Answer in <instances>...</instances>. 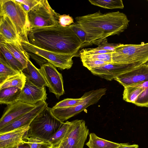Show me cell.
I'll list each match as a JSON object with an SVG mask.
<instances>
[{"mask_svg":"<svg viewBox=\"0 0 148 148\" xmlns=\"http://www.w3.org/2000/svg\"><path fill=\"white\" fill-rule=\"evenodd\" d=\"M29 42L39 48L55 53H79L81 41L70 26L59 24L52 27L34 28L29 32Z\"/></svg>","mask_w":148,"mask_h":148,"instance_id":"obj_1","label":"cell"},{"mask_svg":"<svg viewBox=\"0 0 148 148\" xmlns=\"http://www.w3.org/2000/svg\"><path fill=\"white\" fill-rule=\"evenodd\" d=\"M75 19L86 32L90 45L109 36L119 35L127 28L130 22L126 14L119 11L103 14L99 11L77 16Z\"/></svg>","mask_w":148,"mask_h":148,"instance_id":"obj_2","label":"cell"},{"mask_svg":"<svg viewBox=\"0 0 148 148\" xmlns=\"http://www.w3.org/2000/svg\"><path fill=\"white\" fill-rule=\"evenodd\" d=\"M64 123L56 118L51 113V108L47 107L33 120L25 135L49 143L51 137Z\"/></svg>","mask_w":148,"mask_h":148,"instance_id":"obj_3","label":"cell"},{"mask_svg":"<svg viewBox=\"0 0 148 148\" xmlns=\"http://www.w3.org/2000/svg\"><path fill=\"white\" fill-rule=\"evenodd\" d=\"M6 15L11 19L23 41L29 42L31 30L28 14L15 0H0V16Z\"/></svg>","mask_w":148,"mask_h":148,"instance_id":"obj_4","label":"cell"},{"mask_svg":"<svg viewBox=\"0 0 148 148\" xmlns=\"http://www.w3.org/2000/svg\"><path fill=\"white\" fill-rule=\"evenodd\" d=\"M148 63V43L140 44H121L112 53V62L127 64L138 62Z\"/></svg>","mask_w":148,"mask_h":148,"instance_id":"obj_5","label":"cell"},{"mask_svg":"<svg viewBox=\"0 0 148 148\" xmlns=\"http://www.w3.org/2000/svg\"><path fill=\"white\" fill-rule=\"evenodd\" d=\"M107 89L102 88L90 90L84 93V100L73 106L63 108H51V111L53 116L62 123L84 110L89 106L97 103L104 95Z\"/></svg>","mask_w":148,"mask_h":148,"instance_id":"obj_6","label":"cell"},{"mask_svg":"<svg viewBox=\"0 0 148 148\" xmlns=\"http://www.w3.org/2000/svg\"><path fill=\"white\" fill-rule=\"evenodd\" d=\"M60 15L51 8L47 0H41L40 3L28 13L31 30L59 24Z\"/></svg>","mask_w":148,"mask_h":148,"instance_id":"obj_7","label":"cell"},{"mask_svg":"<svg viewBox=\"0 0 148 148\" xmlns=\"http://www.w3.org/2000/svg\"><path fill=\"white\" fill-rule=\"evenodd\" d=\"M22 44L29 54L37 56L61 70L70 69L73 64L72 58L80 56V53L68 55L50 51L37 47L29 42H22Z\"/></svg>","mask_w":148,"mask_h":148,"instance_id":"obj_8","label":"cell"},{"mask_svg":"<svg viewBox=\"0 0 148 148\" xmlns=\"http://www.w3.org/2000/svg\"><path fill=\"white\" fill-rule=\"evenodd\" d=\"M89 130L83 120L71 121L68 130L61 143L64 148H83Z\"/></svg>","mask_w":148,"mask_h":148,"instance_id":"obj_9","label":"cell"},{"mask_svg":"<svg viewBox=\"0 0 148 148\" xmlns=\"http://www.w3.org/2000/svg\"><path fill=\"white\" fill-rule=\"evenodd\" d=\"M147 64L142 62L127 64H119L111 62L92 69L93 75L107 80L111 81L118 76Z\"/></svg>","mask_w":148,"mask_h":148,"instance_id":"obj_10","label":"cell"},{"mask_svg":"<svg viewBox=\"0 0 148 148\" xmlns=\"http://www.w3.org/2000/svg\"><path fill=\"white\" fill-rule=\"evenodd\" d=\"M40 66V71L49 86V92L53 93L59 99L65 93L62 74L49 63H45Z\"/></svg>","mask_w":148,"mask_h":148,"instance_id":"obj_11","label":"cell"},{"mask_svg":"<svg viewBox=\"0 0 148 148\" xmlns=\"http://www.w3.org/2000/svg\"><path fill=\"white\" fill-rule=\"evenodd\" d=\"M123 95L126 102L148 108V81L124 87Z\"/></svg>","mask_w":148,"mask_h":148,"instance_id":"obj_12","label":"cell"},{"mask_svg":"<svg viewBox=\"0 0 148 148\" xmlns=\"http://www.w3.org/2000/svg\"><path fill=\"white\" fill-rule=\"evenodd\" d=\"M26 79L25 83L21 90L18 101L34 105L41 101H45L47 98L45 87H38Z\"/></svg>","mask_w":148,"mask_h":148,"instance_id":"obj_13","label":"cell"},{"mask_svg":"<svg viewBox=\"0 0 148 148\" xmlns=\"http://www.w3.org/2000/svg\"><path fill=\"white\" fill-rule=\"evenodd\" d=\"M48 104L46 101L37 103L32 110L0 129V134H3L25 126H29L34 119L46 108Z\"/></svg>","mask_w":148,"mask_h":148,"instance_id":"obj_14","label":"cell"},{"mask_svg":"<svg viewBox=\"0 0 148 148\" xmlns=\"http://www.w3.org/2000/svg\"><path fill=\"white\" fill-rule=\"evenodd\" d=\"M36 104L31 105L18 101L8 105L0 119V129L31 110Z\"/></svg>","mask_w":148,"mask_h":148,"instance_id":"obj_15","label":"cell"},{"mask_svg":"<svg viewBox=\"0 0 148 148\" xmlns=\"http://www.w3.org/2000/svg\"><path fill=\"white\" fill-rule=\"evenodd\" d=\"M117 81L124 87L148 81V63L122 74L116 77Z\"/></svg>","mask_w":148,"mask_h":148,"instance_id":"obj_16","label":"cell"},{"mask_svg":"<svg viewBox=\"0 0 148 148\" xmlns=\"http://www.w3.org/2000/svg\"><path fill=\"white\" fill-rule=\"evenodd\" d=\"M0 17V41L11 42L23 47L22 40L10 18L6 15Z\"/></svg>","mask_w":148,"mask_h":148,"instance_id":"obj_17","label":"cell"},{"mask_svg":"<svg viewBox=\"0 0 148 148\" xmlns=\"http://www.w3.org/2000/svg\"><path fill=\"white\" fill-rule=\"evenodd\" d=\"M29 128L25 126L0 134V148H16L25 144L24 136Z\"/></svg>","mask_w":148,"mask_h":148,"instance_id":"obj_18","label":"cell"},{"mask_svg":"<svg viewBox=\"0 0 148 148\" xmlns=\"http://www.w3.org/2000/svg\"><path fill=\"white\" fill-rule=\"evenodd\" d=\"M26 78L35 85L40 87H49V86L40 71L30 60H28L27 66L21 72Z\"/></svg>","mask_w":148,"mask_h":148,"instance_id":"obj_19","label":"cell"},{"mask_svg":"<svg viewBox=\"0 0 148 148\" xmlns=\"http://www.w3.org/2000/svg\"><path fill=\"white\" fill-rule=\"evenodd\" d=\"M3 45L22 64L24 68L27 66L30 56L28 53L21 47L10 42L0 41Z\"/></svg>","mask_w":148,"mask_h":148,"instance_id":"obj_20","label":"cell"},{"mask_svg":"<svg viewBox=\"0 0 148 148\" xmlns=\"http://www.w3.org/2000/svg\"><path fill=\"white\" fill-rule=\"evenodd\" d=\"M21 90L16 87H8L0 90V104L8 105L18 101Z\"/></svg>","mask_w":148,"mask_h":148,"instance_id":"obj_21","label":"cell"},{"mask_svg":"<svg viewBox=\"0 0 148 148\" xmlns=\"http://www.w3.org/2000/svg\"><path fill=\"white\" fill-rule=\"evenodd\" d=\"M86 145L89 148H118L121 143L100 138L95 133L89 134V139Z\"/></svg>","mask_w":148,"mask_h":148,"instance_id":"obj_22","label":"cell"},{"mask_svg":"<svg viewBox=\"0 0 148 148\" xmlns=\"http://www.w3.org/2000/svg\"><path fill=\"white\" fill-rule=\"evenodd\" d=\"M71 122L64 123L58 130L51 137L48 142L55 148L60 145L64 138L70 127Z\"/></svg>","mask_w":148,"mask_h":148,"instance_id":"obj_23","label":"cell"},{"mask_svg":"<svg viewBox=\"0 0 148 148\" xmlns=\"http://www.w3.org/2000/svg\"><path fill=\"white\" fill-rule=\"evenodd\" d=\"M21 73L13 69L9 65L3 56L0 53V84L10 77Z\"/></svg>","mask_w":148,"mask_h":148,"instance_id":"obj_24","label":"cell"},{"mask_svg":"<svg viewBox=\"0 0 148 148\" xmlns=\"http://www.w3.org/2000/svg\"><path fill=\"white\" fill-rule=\"evenodd\" d=\"M26 79L22 73L11 76L0 84V90L10 87H16L22 90L25 83Z\"/></svg>","mask_w":148,"mask_h":148,"instance_id":"obj_25","label":"cell"},{"mask_svg":"<svg viewBox=\"0 0 148 148\" xmlns=\"http://www.w3.org/2000/svg\"><path fill=\"white\" fill-rule=\"evenodd\" d=\"M0 51L9 65L14 70L21 72L24 68L21 63L3 45L0 44Z\"/></svg>","mask_w":148,"mask_h":148,"instance_id":"obj_26","label":"cell"},{"mask_svg":"<svg viewBox=\"0 0 148 148\" xmlns=\"http://www.w3.org/2000/svg\"><path fill=\"white\" fill-rule=\"evenodd\" d=\"M88 1L92 5L105 8L123 9L124 7L121 0H89Z\"/></svg>","mask_w":148,"mask_h":148,"instance_id":"obj_27","label":"cell"},{"mask_svg":"<svg viewBox=\"0 0 148 148\" xmlns=\"http://www.w3.org/2000/svg\"><path fill=\"white\" fill-rule=\"evenodd\" d=\"M70 26L80 40L82 48L90 45L86 33L79 24L76 22Z\"/></svg>","mask_w":148,"mask_h":148,"instance_id":"obj_28","label":"cell"},{"mask_svg":"<svg viewBox=\"0 0 148 148\" xmlns=\"http://www.w3.org/2000/svg\"><path fill=\"white\" fill-rule=\"evenodd\" d=\"M84 94L80 98L77 99L66 98L56 103L53 107L56 108L70 107L76 106L84 99Z\"/></svg>","mask_w":148,"mask_h":148,"instance_id":"obj_29","label":"cell"},{"mask_svg":"<svg viewBox=\"0 0 148 148\" xmlns=\"http://www.w3.org/2000/svg\"><path fill=\"white\" fill-rule=\"evenodd\" d=\"M24 138L25 140H27L25 143L28 145L30 148H45L51 145L36 138L28 137L25 135Z\"/></svg>","mask_w":148,"mask_h":148,"instance_id":"obj_30","label":"cell"},{"mask_svg":"<svg viewBox=\"0 0 148 148\" xmlns=\"http://www.w3.org/2000/svg\"><path fill=\"white\" fill-rule=\"evenodd\" d=\"M79 56L83 65L90 71L94 68L108 63L104 61L89 59L82 55Z\"/></svg>","mask_w":148,"mask_h":148,"instance_id":"obj_31","label":"cell"},{"mask_svg":"<svg viewBox=\"0 0 148 148\" xmlns=\"http://www.w3.org/2000/svg\"><path fill=\"white\" fill-rule=\"evenodd\" d=\"M121 43L115 44L108 43L107 39L105 38L98 42L95 45L98 46V47L96 48L97 49L114 52L116 48Z\"/></svg>","mask_w":148,"mask_h":148,"instance_id":"obj_32","label":"cell"},{"mask_svg":"<svg viewBox=\"0 0 148 148\" xmlns=\"http://www.w3.org/2000/svg\"><path fill=\"white\" fill-rule=\"evenodd\" d=\"M112 53L90 55H84L80 54L89 59H94L106 62H112Z\"/></svg>","mask_w":148,"mask_h":148,"instance_id":"obj_33","label":"cell"},{"mask_svg":"<svg viewBox=\"0 0 148 148\" xmlns=\"http://www.w3.org/2000/svg\"><path fill=\"white\" fill-rule=\"evenodd\" d=\"M114 52L104 50L97 49L95 48L84 49L79 51L80 54L90 55L98 54L108 53Z\"/></svg>","mask_w":148,"mask_h":148,"instance_id":"obj_34","label":"cell"},{"mask_svg":"<svg viewBox=\"0 0 148 148\" xmlns=\"http://www.w3.org/2000/svg\"><path fill=\"white\" fill-rule=\"evenodd\" d=\"M59 23L61 26L66 27L73 24L74 22L73 18L69 15H60L59 16Z\"/></svg>","mask_w":148,"mask_h":148,"instance_id":"obj_35","label":"cell"},{"mask_svg":"<svg viewBox=\"0 0 148 148\" xmlns=\"http://www.w3.org/2000/svg\"><path fill=\"white\" fill-rule=\"evenodd\" d=\"M15 0L18 3H23L28 5L29 7L31 10L39 4L41 1V0Z\"/></svg>","mask_w":148,"mask_h":148,"instance_id":"obj_36","label":"cell"},{"mask_svg":"<svg viewBox=\"0 0 148 148\" xmlns=\"http://www.w3.org/2000/svg\"><path fill=\"white\" fill-rule=\"evenodd\" d=\"M138 145L133 144L130 145L128 143H121L120 145L118 148H138Z\"/></svg>","mask_w":148,"mask_h":148,"instance_id":"obj_37","label":"cell"},{"mask_svg":"<svg viewBox=\"0 0 148 148\" xmlns=\"http://www.w3.org/2000/svg\"><path fill=\"white\" fill-rule=\"evenodd\" d=\"M19 3L24 10L27 14L31 10L30 8L28 5L23 3Z\"/></svg>","mask_w":148,"mask_h":148,"instance_id":"obj_38","label":"cell"},{"mask_svg":"<svg viewBox=\"0 0 148 148\" xmlns=\"http://www.w3.org/2000/svg\"><path fill=\"white\" fill-rule=\"evenodd\" d=\"M16 148H30L29 146L27 144L25 143L23 145L19 146ZM45 148H53L52 145H51Z\"/></svg>","mask_w":148,"mask_h":148,"instance_id":"obj_39","label":"cell"},{"mask_svg":"<svg viewBox=\"0 0 148 148\" xmlns=\"http://www.w3.org/2000/svg\"><path fill=\"white\" fill-rule=\"evenodd\" d=\"M55 148H64V147L63 146V145H62V144L61 143L57 147Z\"/></svg>","mask_w":148,"mask_h":148,"instance_id":"obj_40","label":"cell"}]
</instances>
